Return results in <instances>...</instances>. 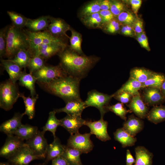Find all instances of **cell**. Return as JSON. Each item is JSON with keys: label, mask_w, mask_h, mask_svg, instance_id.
Listing matches in <instances>:
<instances>
[{"label": "cell", "mask_w": 165, "mask_h": 165, "mask_svg": "<svg viewBox=\"0 0 165 165\" xmlns=\"http://www.w3.org/2000/svg\"><path fill=\"white\" fill-rule=\"evenodd\" d=\"M71 32L70 39L69 49L80 55H83L81 48L82 41V36L79 32L71 28Z\"/></svg>", "instance_id": "obj_34"}, {"label": "cell", "mask_w": 165, "mask_h": 165, "mask_svg": "<svg viewBox=\"0 0 165 165\" xmlns=\"http://www.w3.org/2000/svg\"><path fill=\"white\" fill-rule=\"evenodd\" d=\"M0 165H14L9 162H2L0 163Z\"/></svg>", "instance_id": "obj_58"}, {"label": "cell", "mask_w": 165, "mask_h": 165, "mask_svg": "<svg viewBox=\"0 0 165 165\" xmlns=\"http://www.w3.org/2000/svg\"><path fill=\"white\" fill-rule=\"evenodd\" d=\"M138 35L142 40L146 44V45L149 46L148 39L145 32H143L141 33L138 34Z\"/></svg>", "instance_id": "obj_54"}, {"label": "cell", "mask_w": 165, "mask_h": 165, "mask_svg": "<svg viewBox=\"0 0 165 165\" xmlns=\"http://www.w3.org/2000/svg\"><path fill=\"white\" fill-rule=\"evenodd\" d=\"M56 113L54 110L50 112L48 119L45 126L42 127V131L44 134L47 131L51 132L54 138L56 137L57 129L58 127L60 126V119L57 118Z\"/></svg>", "instance_id": "obj_33"}, {"label": "cell", "mask_w": 165, "mask_h": 165, "mask_svg": "<svg viewBox=\"0 0 165 165\" xmlns=\"http://www.w3.org/2000/svg\"><path fill=\"white\" fill-rule=\"evenodd\" d=\"M45 59L39 56L31 57L27 66L30 73L33 74L39 70L45 65Z\"/></svg>", "instance_id": "obj_40"}, {"label": "cell", "mask_w": 165, "mask_h": 165, "mask_svg": "<svg viewBox=\"0 0 165 165\" xmlns=\"http://www.w3.org/2000/svg\"><path fill=\"white\" fill-rule=\"evenodd\" d=\"M20 97L23 99L25 105V111L23 113L24 115H27L29 119H32L35 115V106L38 98V95L37 94L33 97H26L23 94H20Z\"/></svg>", "instance_id": "obj_31"}, {"label": "cell", "mask_w": 165, "mask_h": 165, "mask_svg": "<svg viewBox=\"0 0 165 165\" xmlns=\"http://www.w3.org/2000/svg\"><path fill=\"white\" fill-rule=\"evenodd\" d=\"M144 127L143 121L131 115L129 116L127 119L124 123L123 128L129 134L134 137L142 130Z\"/></svg>", "instance_id": "obj_20"}, {"label": "cell", "mask_w": 165, "mask_h": 165, "mask_svg": "<svg viewBox=\"0 0 165 165\" xmlns=\"http://www.w3.org/2000/svg\"><path fill=\"white\" fill-rule=\"evenodd\" d=\"M1 63L8 73L10 80L16 83L23 72L22 68L9 59H1Z\"/></svg>", "instance_id": "obj_23"}, {"label": "cell", "mask_w": 165, "mask_h": 165, "mask_svg": "<svg viewBox=\"0 0 165 165\" xmlns=\"http://www.w3.org/2000/svg\"><path fill=\"white\" fill-rule=\"evenodd\" d=\"M58 55L59 64L68 75L82 79L99 61L100 58L94 56L80 55L68 47Z\"/></svg>", "instance_id": "obj_1"}, {"label": "cell", "mask_w": 165, "mask_h": 165, "mask_svg": "<svg viewBox=\"0 0 165 165\" xmlns=\"http://www.w3.org/2000/svg\"><path fill=\"white\" fill-rule=\"evenodd\" d=\"M134 30L138 34L143 32V23L142 21L138 19L134 22Z\"/></svg>", "instance_id": "obj_50"}, {"label": "cell", "mask_w": 165, "mask_h": 165, "mask_svg": "<svg viewBox=\"0 0 165 165\" xmlns=\"http://www.w3.org/2000/svg\"><path fill=\"white\" fill-rule=\"evenodd\" d=\"M24 31L28 39V50L31 55L38 48L44 45L54 43L68 45L64 38L54 37L46 30L37 32H31L27 30Z\"/></svg>", "instance_id": "obj_5"}, {"label": "cell", "mask_w": 165, "mask_h": 165, "mask_svg": "<svg viewBox=\"0 0 165 165\" xmlns=\"http://www.w3.org/2000/svg\"><path fill=\"white\" fill-rule=\"evenodd\" d=\"M37 82L46 83L54 79L68 76L60 64L56 66L44 65L32 74Z\"/></svg>", "instance_id": "obj_7"}, {"label": "cell", "mask_w": 165, "mask_h": 165, "mask_svg": "<svg viewBox=\"0 0 165 165\" xmlns=\"http://www.w3.org/2000/svg\"><path fill=\"white\" fill-rule=\"evenodd\" d=\"M99 13L101 17L104 26L114 19L115 16L110 10H101Z\"/></svg>", "instance_id": "obj_47"}, {"label": "cell", "mask_w": 165, "mask_h": 165, "mask_svg": "<svg viewBox=\"0 0 165 165\" xmlns=\"http://www.w3.org/2000/svg\"><path fill=\"white\" fill-rule=\"evenodd\" d=\"M20 94L16 83L9 79L0 85V107L8 111L11 110Z\"/></svg>", "instance_id": "obj_4"}, {"label": "cell", "mask_w": 165, "mask_h": 165, "mask_svg": "<svg viewBox=\"0 0 165 165\" xmlns=\"http://www.w3.org/2000/svg\"><path fill=\"white\" fill-rule=\"evenodd\" d=\"M50 16H42L35 19L28 18L25 27L27 30L37 32L46 30L50 23Z\"/></svg>", "instance_id": "obj_19"}, {"label": "cell", "mask_w": 165, "mask_h": 165, "mask_svg": "<svg viewBox=\"0 0 165 165\" xmlns=\"http://www.w3.org/2000/svg\"><path fill=\"white\" fill-rule=\"evenodd\" d=\"M34 165H44L43 164V163H42V164L40 163V164H35Z\"/></svg>", "instance_id": "obj_59"}, {"label": "cell", "mask_w": 165, "mask_h": 165, "mask_svg": "<svg viewBox=\"0 0 165 165\" xmlns=\"http://www.w3.org/2000/svg\"><path fill=\"white\" fill-rule=\"evenodd\" d=\"M18 80L20 85L25 87L30 90L31 97H34L37 94L35 86V83L37 81V79L32 74L28 73L26 71H23Z\"/></svg>", "instance_id": "obj_27"}, {"label": "cell", "mask_w": 165, "mask_h": 165, "mask_svg": "<svg viewBox=\"0 0 165 165\" xmlns=\"http://www.w3.org/2000/svg\"><path fill=\"white\" fill-rule=\"evenodd\" d=\"M128 106L130 111L139 118L144 119L146 117L148 108L143 102L140 94L132 97Z\"/></svg>", "instance_id": "obj_22"}, {"label": "cell", "mask_w": 165, "mask_h": 165, "mask_svg": "<svg viewBox=\"0 0 165 165\" xmlns=\"http://www.w3.org/2000/svg\"><path fill=\"white\" fill-rule=\"evenodd\" d=\"M111 1L108 0H101L100 4L101 10H110Z\"/></svg>", "instance_id": "obj_51"}, {"label": "cell", "mask_w": 165, "mask_h": 165, "mask_svg": "<svg viewBox=\"0 0 165 165\" xmlns=\"http://www.w3.org/2000/svg\"><path fill=\"white\" fill-rule=\"evenodd\" d=\"M29 46L28 39L25 31L12 24L8 25L5 57L8 59H12L19 51L28 50Z\"/></svg>", "instance_id": "obj_3"}, {"label": "cell", "mask_w": 165, "mask_h": 165, "mask_svg": "<svg viewBox=\"0 0 165 165\" xmlns=\"http://www.w3.org/2000/svg\"><path fill=\"white\" fill-rule=\"evenodd\" d=\"M132 9L136 15H137L138 11L141 6L142 1L141 0H130V1Z\"/></svg>", "instance_id": "obj_48"}, {"label": "cell", "mask_w": 165, "mask_h": 165, "mask_svg": "<svg viewBox=\"0 0 165 165\" xmlns=\"http://www.w3.org/2000/svg\"><path fill=\"white\" fill-rule=\"evenodd\" d=\"M114 135L115 140L119 142L123 148L132 146L137 141L136 138L129 134L123 127L117 129Z\"/></svg>", "instance_id": "obj_26"}, {"label": "cell", "mask_w": 165, "mask_h": 165, "mask_svg": "<svg viewBox=\"0 0 165 165\" xmlns=\"http://www.w3.org/2000/svg\"><path fill=\"white\" fill-rule=\"evenodd\" d=\"M82 23L87 27L91 28H103V24L101 17L99 13H93L82 18Z\"/></svg>", "instance_id": "obj_32"}, {"label": "cell", "mask_w": 165, "mask_h": 165, "mask_svg": "<svg viewBox=\"0 0 165 165\" xmlns=\"http://www.w3.org/2000/svg\"><path fill=\"white\" fill-rule=\"evenodd\" d=\"M8 25L1 29L0 30V57L1 59L5 57L6 44L7 32Z\"/></svg>", "instance_id": "obj_42"}, {"label": "cell", "mask_w": 165, "mask_h": 165, "mask_svg": "<svg viewBox=\"0 0 165 165\" xmlns=\"http://www.w3.org/2000/svg\"><path fill=\"white\" fill-rule=\"evenodd\" d=\"M117 19L120 23L130 25L133 24L135 20V17L133 15L127 11H123L121 12L117 16Z\"/></svg>", "instance_id": "obj_43"}, {"label": "cell", "mask_w": 165, "mask_h": 165, "mask_svg": "<svg viewBox=\"0 0 165 165\" xmlns=\"http://www.w3.org/2000/svg\"><path fill=\"white\" fill-rule=\"evenodd\" d=\"M44 134L42 131L38 130L32 137L25 142L34 153L41 159H45L48 145L44 137Z\"/></svg>", "instance_id": "obj_9"}, {"label": "cell", "mask_w": 165, "mask_h": 165, "mask_svg": "<svg viewBox=\"0 0 165 165\" xmlns=\"http://www.w3.org/2000/svg\"><path fill=\"white\" fill-rule=\"evenodd\" d=\"M160 90L162 94L165 97V80L162 84Z\"/></svg>", "instance_id": "obj_57"}, {"label": "cell", "mask_w": 165, "mask_h": 165, "mask_svg": "<svg viewBox=\"0 0 165 165\" xmlns=\"http://www.w3.org/2000/svg\"><path fill=\"white\" fill-rule=\"evenodd\" d=\"M146 117L149 121L156 124L165 121V105L153 107L148 112Z\"/></svg>", "instance_id": "obj_28"}, {"label": "cell", "mask_w": 165, "mask_h": 165, "mask_svg": "<svg viewBox=\"0 0 165 165\" xmlns=\"http://www.w3.org/2000/svg\"><path fill=\"white\" fill-rule=\"evenodd\" d=\"M120 23L115 19L104 25L103 28L107 32L113 34L116 33L120 28Z\"/></svg>", "instance_id": "obj_44"}, {"label": "cell", "mask_w": 165, "mask_h": 165, "mask_svg": "<svg viewBox=\"0 0 165 165\" xmlns=\"http://www.w3.org/2000/svg\"><path fill=\"white\" fill-rule=\"evenodd\" d=\"M137 39L139 44L144 48H145L147 50H149V46H148L143 41L141 38H140L139 35H138L137 37Z\"/></svg>", "instance_id": "obj_53"}, {"label": "cell", "mask_w": 165, "mask_h": 165, "mask_svg": "<svg viewBox=\"0 0 165 165\" xmlns=\"http://www.w3.org/2000/svg\"><path fill=\"white\" fill-rule=\"evenodd\" d=\"M90 132L81 134L78 132L71 135L68 140L67 145L77 149L82 153H87L92 150L94 145L90 139Z\"/></svg>", "instance_id": "obj_8"}, {"label": "cell", "mask_w": 165, "mask_h": 165, "mask_svg": "<svg viewBox=\"0 0 165 165\" xmlns=\"http://www.w3.org/2000/svg\"><path fill=\"white\" fill-rule=\"evenodd\" d=\"M31 55L28 50L23 49L19 51L12 59H9L18 65L21 68H25L28 65Z\"/></svg>", "instance_id": "obj_35"}, {"label": "cell", "mask_w": 165, "mask_h": 165, "mask_svg": "<svg viewBox=\"0 0 165 165\" xmlns=\"http://www.w3.org/2000/svg\"><path fill=\"white\" fill-rule=\"evenodd\" d=\"M125 5L122 2L118 1H111L110 10L114 16H118L124 11Z\"/></svg>", "instance_id": "obj_45"}, {"label": "cell", "mask_w": 165, "mask_h": 165, "mask_svg": "<svg viewBox=\"0 0 165 165\" xmlns=\"http://www.w3.org/2000/svg\"><path fill=\"white\" fill-rule=\"evenodd\" d=\"M165 80V75L153 72L150 77L145 82L142 83L141 88L151 87L160 90L162 84Z\"/></svg>", "instance_id": "obj_36"}, {"label": "cell", "mask_w": 165, "mask_h": 165, "mask_svg": "<svg viewBox=\"0 0 165 165\" xmlns=\"http://www.w3.org/2000/svg\"><path fill=\"white\" fill-rule=\"evenodd\" d=\"M142 83L131 78L124 84L115 93L118 94L122 92L128 93L133 96L139 95L138 91L141 88Z\"/></svg>", "instance_id": "obj_30"}, {"label": "cell", "mask_w": 165, "mask_h": 165, "mask_svg": "<svg viewBox=\"0 0 165 165\" xmlns=\"http://www.w3.org/2000/svg\"><path fill=\"white\" fill-rule=\"evenodd\" d=\"M70 29V26L63 19L50 16V23L46 30L54 37L64 38L68 37L66 33Z\"/></svg>", "instance_id": "obj_12"}, {"label": "cell", "mask_w": 165, "mask_h": 165, "mask_svg": "<svg viewBox=\"0 0 165 165\" xmlns=\"http://www.w3.org/2000/svg\"><path fill=\"white\" fill-rule=\"evenodd\" d=\"M65 103L64 107L55 109L54 110L56 113L64 112L69 115L81 116L82 111L86 108L84 101L81 99L70 101Z\"/></svg>", "instance_id": "obj_16"}, {"label": "cell", "mask_w": 165, "mask_h": 165, "mask_svg": "<svg viewBox=\"0 0 165 165\" xmlns=\"http://www.w3.org/2000/svg\"><path fill=\"white\" fill-rule=\"evenodd\" d=\"M134 165H135V164H134Z\"/></svg>", "instance_id": "obj_60"}, {"label": "cell", "mask_w": 165, "mask_h": 165, "mask_svg": "<svg viewBox=\"0 0 165 165\" xmlns=\"http://www.w3.org/2000/svg\"><path fill=\"white\" fill-rule=\"evenodd\" d=\"M68 45L57 43H49L38 48L32 54L31 57L35 56H40L45 60L58 54L68 47Z\"/></svg>", "instance_id": "obj_14"}, {"label": "cell", "mask_w": 165, "mask_h": 165, "mask_svg": "<svg viewBox=\"0 0 165 165\" xmlns=\"http://www.w3.org/2000/svg\"><path fill=\"white\" fill-rule=\"evenodd\" d=\"M121 32L124 35L126 36H129L128 33L126 30L125 26H123L121 29Z\"/></svg>", "instance_id": "obj_56"}, {"label": "cell", "mask_w": 165, "mask_h": 165, "mask_svg": "<svg viewBox=\"0 0 165 165\" xmlns=\"http://www.w3.org/2000/svg\"><path fill=\"white\" fill-rule=\"evenodd\" d=\"M7 13L12 22V25L19 29H22L25 27L28 20L22 15L12 11H8Z\"/></svg>", "instance_id": "obj_39"}, {"label": "cell", "mask_w": 165, "mask_h": 165, "mask_svg": "<svg viewBox=\"0 0 165 165\" xmlns=\"http://www.w3.org/2000/svg\"><path fill=\"white\" fill-rule=\"evenodd\" d=\"M24 141L14 135L7 136L4 145L1 148L0 156L9 159L25 145Z\"/></svg>", "instance_id": "obj_10"}, {"label": "cell", "mask_w": 165, "mask_h": 165, "mask_svg": "<svg viewBox=\"0 0 165 165\" xmlns=\"http://www.w3.org/2000/svg\"><path fill=\"white\" fill-rule=\"evenodd\" d=\"M63 153L61 156L65 159L69 165H83L80 156L82 153L79 150L68 146L64 145Z\"/></svg>", "instance_id": "obj_25"}, {"label": "cell", "mask_w": 165, "mask_h": 165, "mask_svg": "<svg viewBox=\"0 0 165 165\" xmlns=\"http://www.w3.org/2000/svg\"><path fill=\"white\" fill-rule=\"evenodd\" d=\"M41 159L36 156L25 143L8 161L14 165H29L32 161Z\"/></svg>", "instance_id": "obj_11"}, {"label": "cell", "mask_w": 165, "mask_h": 165, "mask_svg": "<svg viewBox=\"0 0 165 165\" xmlns=\"http://www.w3.org/2000/svg\"><path fill=\"white\" fill-rule=\"evenodd\" d=\"M101 1L94 0L86 4L80 11V15L81 18L93 13H99L101 11Z\"/></svg>", "instance_id": "obj_38"}, {"label": "cell", "mask_w": 165, "mask_h": 165, "mask_svg": "<svg viewBox=\"0 0 165 165\" xmlns=\"http://www.w3.org/2000/svg\"><path fill=\"white\" fill-rule=\"evenodd\" d=\"M85 125L90 128L92 134L95 135L101 141H106L111 139L107 131L108 122L104 120L103 118L93 122L86 120Z\"/></svg>", "instance_id": "obj_13"}, {"label": "cell", "mask_w": 165, "mask_h": 165, "mask_svg": "<svg viewBox=\"0 0 165 165\" xmlns=\"http://www.w3.org/2000/svg\"><path fill=\"white\" fill-rule=\"evenodd\" d=\"M81 80L68 75L48 82L37 83L43 90L61 98L66 102L70 101L81 99L79 90Z\"/></svg>", "instance_id": "obj_2"}, {"label": "cell", "mask_w": 165, "mask_h": 165, "mask_svg": "<svg viewBox=\"0 0 165 165\" xmlns=\"http://www.w3.org/2000/svg\"><path fill=\"white\" fill-rule=\"evenodd\" d=\"M114 96V94L109 95L92 90L88 93L84 102L86 107L92 106L97 108L101 114V118H103L105 114L108 112L106 107Z\"/></svg>", "instance_id": "obj_6"}, {"label": "cell", "mask_w": 165, "mask_h": 165, "mask_svg": "<svg viewBox=\"0 0 165 165\" xmlns=\"http://www.w3.org/2000/svg\"><path fill=\"white\" fill-rule=\"evenodd\" d=\"M85 120L80 116H75L67 115L60 119V126L64 128L72 135L79 132L80 127L85 125Z\"/></svg>", "instance_id": "obj_15"}, {"label": "cell", "mask_w": 165, "mask_h": 165, "mask_svg": "<svg viewBox=\"0 0 165 165\" xmlns=\"http://www.w3.org/2000/svg\"><path fill=\"white\" fill-rule=\"evenodd\" d=\"M24 115L23 113H15L11 118L1 124L0 131L5 133L7 136L14 135L15 132L22 124L21 120Z\"/></svg>", "instance_id": "obj_17"}, {"label": "cell", "mask_w": 165, "mask_h": 165, "mask_svg": "<svg viewBox=\"0 0 165 165\" xmlns=\"http://www.w3.org/2000/svg\"><path fill=\"white\" fill-rule=\"evenodd\" d=\"M134 150L135 165H152V153L143 146H138Z\"/></svg>", "instance_id": "obj_24"}, {"label": "cell", "mask_w": 165, "mask_h": 165, "mask_svg": "<svg viewBox=\"0 0 165 165\" xmlns=\"http://www.w3.org/2000/svg\"><path fill=\"white\" fill-rule=\"evenodd\" d=\"M37 127L28 124H22L14 134L22 140L27 141L32 137L38 132Z\"/></svg>", "instance_id": "obj_29"}, {"label": "cell", "mask_w": 165, "mask_h": 165, "mask_svg": "<svg viewBox=\"0 0 165 165\" xmlns=\"http://www.w3.org/2000/svg\"><path fill=\"white\" fill-rule=\"evenodd\" d=\"M51 165H69L68 162L62 156H58L52 160Z\"/></svg>", "instance_id": "obj_49"}, {"label": "cell", "mask_w": 165, "mask_h": 165, "mask_svg": "<svg viewBox=\"0 0 165 165\" xmlns=\"http://www.w3.org/2000/svg\"><path fill=\"white\" fill-rule=\"evenodd\" d=\"M114 97L122 103H127L130 102L133 96L125 92H122L118 94H114Z\"/></svg>", "instance_id": "obj_46"}, {"label": "cell", "mask_w": 165, "mask_h": 165, "mask_svg": "<svg viewBox=\"0 0 165 165\" xmlns=\"http://www.w3.org/2000/svg\"><path fill=\"white\" fill-rule=\"evenodd\" d=\"M135 162V160L132 156L130 150L127 149L126 152V165H132Z\"/></svg>", "instance_id": "obj_52"}, {"label": "cell", "mask_w": 165, "mask_h": 165, "mask_svg": "<svg viewBox=\"0 0 165 165\" xmlns=\"http://www.w3.org/2000/svg\"><path fill=\"white\" fill-rule=\"evenodd\" d=\"M125 26L129 36L132 35L133 33V31H134V29L130 25H126Z\"/></svg>", "instance_id": "obj_55"}, {"label": "cell", "mask_w": 165, "mask_h": 165, "mask_svg": "<svg viewBox=\"0 0 165 165\" xmlns=\"http://www.w3.org/2000/svg\"><path fill=\"white\" fill-rule=\"evenodd\" d=\"M143 92V96L146 103L151 106L162 104L165 102V97L160 90L153 87H147Z\"/></svg>", "instance_id": "obj_18"}, {"label": "cell", "mask_w": 165, "mask_h": 165, "mask_svg": "<svg viewBox=\"0 0 165 165\" xmlns=\"http://www.w3.org/2000/svg\"><path fill=\"white\" fill-rule=\"evenodd\" d=\"M106 108L108 112L110 111L113 112L125 121L127 119L126 114L131 112L130 110H127L123 103H118L112 105H108Z\"/></svg>", "instance_id": "obj_41"}, {"label": "cell", "mask_w": 165, "mask_h": 165, "mask_svg": "<svg viewBox=\"0 0 165 165\" xmlns=\"http://www.w3.org/2000/svg\"><path fill=\"white\" fill-rule=\"evenodd\" d=\"M64 145L61 144L58 138L56 136L54 138L53 141L48 146L43 164L46 165L50 161L61 156L64 153Z\"/></svg>", "instance_id": "obj_21"}, {"label": "cell", "mask_w": 165, "mask_h": 165, "mask_svg": "<svg viewBox=\"0 0 165 165\" xmlns=\"http://www.w3.org/2000/svg\"><path fill=\"white\" fill-rule=\"evenodd\" d=\"M153 72L143 68H136L130 71V78L143 83L150 77Z\"/></svg>", "instance_id": "obj_37"}]
</instances>
